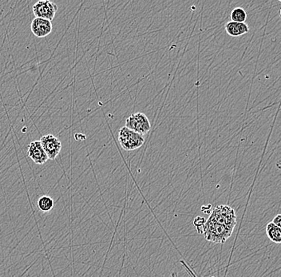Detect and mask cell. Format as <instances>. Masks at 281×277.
I'll use <instances>...</instances> for the list:
<instances>
[{
    "mask_svg": "<svg viewBox=\"0 0 281 277\" xmlns=\"http://www.w3.org/2000/svg\"><path fill=\"white\" fill-rule=\"evenodd\" d=\"M200 233H203L207 241L213 243H225L233 233V229L208 219L202 225Z\"/></svg>",
    "mask_w": 281,
    "mask_h": 277,
    "instance_id": "cell-1",
    "label": "cell"
},
{
    "mask_svg": "<svg viewBox=\"0 0 281 277\" xmlns=\"http://www.w3.org/2000/svg\"><path fill=\"white\" fill-rule=\"evenodd\" d=\"M118 143L126 151H133L139 149L145 143L143 135L133 132L126 126L122 127L118 132Z\"/></svg>",
    "mask_w": 281,
    "mask_h": 277,
    "instance_id": "cell-2",
    "label": "cell"
},
{
    "mask_svg": "<svg viewBox=\"0 0 281 277\" xmlns=\"http://www.w3.org/2000/svg\"><path fill=\"white\" fill-rule=\"evenodd\" d=\"M209 220L225 225L229 229H234L236 224V216L234 209L229 205H218L216 206L209 216Z\"/></svg>",
    "mask_w": 281,
    "mask_h": 277,
    "instance_id": "cell-3",
    "label": "cell"
},
{
    "mask_svg": "<svg viewBox=\"0 0 281 277\" xmlns=\"http://www.w3.org/2000/svg\"><path fill=\"white\" fill-rule=\"evenodd\" d=\"M126 127L143 136L150 132L151 124L147 116L139 112L133 113L126 119Z\"/></svg>",
    "mask_w": 281,
    "mask_h": 277,
    "instance_id": "cell-4",
    "label": "cell"
},
{
    "mask_svg": "<svg viewBox=\"0 0 281 277\" xmlns=\"http://www.w3.org/2000/svg\"><path fill=\"white\" fill-rule=\"evenodd\" d=\"M32 10L35 18L52 21L58 11V6L48 0H41L33 6Z\"/></svg>",
    "mask_w": 281,
    "mask_h": 277,
    "instance_id": "cell-5",
    "label": "cell"
},
{
    "mask_svg": "<svg viewBox=\"0 0 281 277\" xmlns=\"http://www.w3.org/2000/svg\"><path fill=\"white\" fill-rule=\"evenodd\" d=\"M39 141L50 160H54L58 157L62 150V143L58 137L52 134H47L43 136Z\"/></svg>",
    "mask_w": 281,
    "mask_h": 277,
    "instance_id": "cell-6",
    "label": "cell"
},
{
    "mask_svg": "<svg viewBox=\"0 0 281 277\" xmlns=\"http://www.w3.org/2000/svg\"><path fill=\"white\" fill-rule=\"evenodd\" d=\"M28 156L37 165L45 164L49 160L40 141H34L28 146Z\"/></svg>",
    "mask_w": 281,
    "mask_h": 277,
    "instance_id": "cell-7",
    "label": "cell"
},
{
    "mask_svg": "<svg viewBox=\"0 0 281 277\" xmlns=\"http://www.w3.org/2000/svg\"><path fill=\"white\" fill-rule=\"evenodd\" d=\"M52 29V24L50 20L35 18L31 22V31L37 38H45L51 34Z\"/></svg>",
    "mask_w": 281,
    "mask_h": 277,
    "instance_id": "cell-8",
    "label": "cell"
},
{
    "mask_svg": "<svg viewBox=\"0 0 281 277\" xmlns=\"http://www.w3.org/2000/svg\"><path fill=\"white\" fill-rule=\"evenodd\" d=\"M226 33L231 37H240L249 32V27L245 23H236L230 21L225 26Z\"/></svg>",
    "mask_w": 281,
    "mask_h": 277,
    "instance_id": "cell-9",
    "label": "cell"
},
{
    "mask_svg": "<svg viewBox=\"0 0 281 277\" xmlns=\"http://www.w3.org/2000/svg\"><path fill=\"white\" fill-rule=\"evenodd\" d=\"M266 233L271 241L276 244H281V229L272 223L269 222L266 226Z\"/></svg>",
    "mask_w": 281,
    "mask_h": 277,
    "instance_id": "cell-10",
    "label": "cell"
},
{
    "mask_svg": "<svg viewBox=\"0 0 281 277\" xmlns=\"http://www.w3.org/2000/svg\"><path fill=\"white\" fill-rule=\"evenodd\" d=\"M54 205L53 198H51V196H46V195L38 198V202H37V207L40 211L44 212H48L52 210Z\"/></svg>",
    "mask_w": 281,
    "mask_h": 277,
    "instance_id": "cell-11",
    "label": "cell"
},
{
    "mask_svg": "<svg viewBox=\"0 0 281 277\" xmlns=\"http://www.w3.org/2000/svg\"><path fill=\"white\" fill-rule=\"evenodd\" d=\"M230 18L233 22L245 23L247 19V12L242 8H236L231 12Z\"/></svg>",
    "mask_w": 281,
    "mask_h": 277,
    "instance_id": "cell-12",
    "label": "cell"
},
{
    "mask_svg": "<svg viewBox=\"0 0 281 277\" xmlns=\"http://www.w3.org/2000/svg\"><path fill=\"white\" fill-rule=\"evenodd\" d=\"M272 223L275 224V225H277L279 228L281 229V214L276 215L275 217H274L273 221H272Z\"/></svg>",
    "mask_w": 281,
    "mask_h": 277,
    "instance_id": "cell-13",
    "label": "cell"
},
{
    "mask_svg": "<svg viewBox=\"0 0 281 277\" xmlns=\"http://www.w3.org/2000/svg\"><path fill=\"white\" fill-rule=\"evenodd\" d=\"M279 15H280V17H281V8H280V10H279Z\"/></svg>",
    "mask_w": 281,
    "mask_h": 277,
    "instance_id": "cell-14",
    "label": "cell"
}]
</instances>
